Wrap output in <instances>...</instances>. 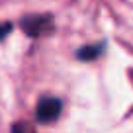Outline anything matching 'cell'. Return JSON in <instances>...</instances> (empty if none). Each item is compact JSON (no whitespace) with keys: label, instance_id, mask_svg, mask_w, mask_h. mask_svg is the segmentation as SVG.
Returning a JSON list of instances; mask_svg holds the SVG:
<instances>
[{"label":"cell","instance_id":"cell-1","mask_svg":"<svg viewBox=\"0 0 133 133\" xmlns=\"http://www.w3.org/2000/svg\"><path fill=\"white\" fill-rule=\"evenodd\" d=\"M20 29L31 39H41L53 35L57 24H55L53 14H25L20 18Z\"/></svg>","mask_w":133,"mask_h":133},{"label":"cell","instance_id":"cell-2","mask_svg":"<svg viewBox=\"0 0 133 133\" xmlns=\"http://www.w3.org/2000/svg\"><path fill=\"white\" fill-rule=\"evenodd\" d=\"M63 114V100L57 98V96H41L35 106V112H33V117L35 121L41 125H51L61 117Z\"/></svg>","mask_w":133,"mask_h":133},{"label":"cell","instance_id":"cell-3","mask_svg":"<svg viewBox=\"0 0 133 133\" xmlns=\"http://www.w3.org/2000/svg\"><path fill=\"white\" fill-rule=\"evenodd\" d=\"M106 47H108V41H106V39H100V41H96V43H86V45L78 47V49L75 51V57H76V61H80V63L96 61V59H100L104 55Z\"/></svg>","mask_w":133,"mask_h":133},{"label":"cell","instance_id":"cell-4","mask_svg":"<svg viewBox=\"0 0 133 133\" xmlns=\"http://www.w3.org/2000/svg\"><path fill=\"white\" fill-rule=\"evenodd\" d=\"M14 29V24L12 22H0V41H4L6 35Z\"/></svg>","mask_w":133,"mask_h":133},{"label":"cell","instance_id":"cell-5","mask_svg":"<svg viewBox=\"0 0 133 133\" xmlns=\"http://www.w3.org/2000/svg\"><path fill=\"white\" fill-rule=\"evenodd\" d=\"M31 125L29 123H25V121H22V123H14L12 125V131H31Z\"/></svg>","mask_w":133,"mask_h":133}]
</instances>
